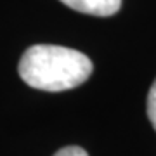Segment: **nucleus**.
<instances>
[{
  "label": "nucleus",
  "mask_w": 156,
  "mask_h": 156,
  "mask_svg": "<svg viewBox=\"0 0 156 156\" xmlns=\"http://www.w3.org/2000/svg\"><path fill=\"white\" fill-rule=\"evenodd\" d=\"M147 118H149L153 128L156 130V80L153 82L149 92H147Z\"/></svg>",
  "instance_id": "7ed1b4c3"
},
{
  "label": "nucleus",
  "mask_w": 156,
  "mask_h": 156,
  "mask_svg": "<svg viewBox=\"0 0 156 156\" xmlns=\"http://www.w3.org/2000/svg\"><path fill=\"white\" fill-rule=\"evenodd\" d=\"M54 156H89L87 151L78 147V146H68V147H62L59 149Z\"/></svg>",
  "instance_id": "20e7f679"
},
{
  "label": "nucleus",
  "mask_w": 156,
  "mask_h": 156,
  "mask_svg": "<svg viewBox=\"0 0 156 156\" xmlns=\"http://www.w3.org/2000/svg\"><path fill=\"white\" fill-rule=\"evenodd\" d=\"M61 2L76 12L101 17L113 16L122 7V0H61Z\"/></svg>",
  "instance_id": "f03ea898"
},
{
  "label": "nucleus",
  "mask_w": 156,
  "mask_h": 156,
  "mask_svg": "<svg viewBox=\"0 0 156 156\" xmlns=\"http://www.w3.org/2000/svg\"><path fill=\"white\" fill-rule=\"evenodd\" d=\"M19 76L37 90L62 92L89 80L94 64L83 52L61 45H33L19 61Z\"/></svg>",
  "instance_id": "f257e3e1"
}]
</instances>
